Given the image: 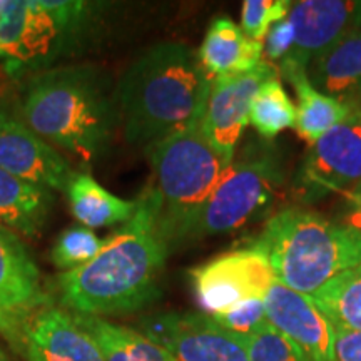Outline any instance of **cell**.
<instances>
[{"instance_id":"cell-1","label":"cell","mask_w":361,"mask_h":361,"mask_svg":"<svg viewBox=\"0 0 361 361\" xmlns=\"http://www.w3.org/2000/svg\"><path fill=\"white\" fill-rule=\"evenodd\" d=\"M135 200L133 218L107 239L96 258L56 278L57 301L64 310L104 318L134 313L159 298L169 250L157 229L149 186Z\"/></svg>"},{"instance_id":"cell-2","label":"cell","mask_w":361,"mask_h":361,"mask_svg":"<svg viewBox=\"0 0 361 361\" xmlns=\"http://www.w3.org/2000/svg\"><path fill=\"white\" fill-rule=\"evenodd\" d=\"M211 85L213 78L189 45L161 42L149 47L117 82L124 139L147 147L200 126Z\"/></svg>"},{"instance_id":"cell-3","label":"cell","mask_w":361,"mask_h":361,"mask_svg":"<svg viewBox=\"0 0 361 361\" xmlns=\"http://www.w3.org/2000/svg\"><path fill=\"white\" fill-rule=\"evenodd\" d=\"M20 119L54 147L92 162L106 154L121 126L117 85L97 66L37 72L24 89Z\"/></svg>"},{"instance_id":"cell-4","label":"cell","mask_w":361,"mask_h":361,"mask_svg":"<svg viewBox=\"0 0 361 361\" xmlns=\"http://www.w3.org/2000/svg\"><path fill=\"white\" fill-rule=\"evenodd\" d=\"M251 246L264 252L274 279L303 295L361 264V231L305 207L271 216Z\"/></svg>"},{"instance_id":"cell-5","label":"cell","mask_w":361,"mask_h":361,"mask_svg":"<svg viewBox=\"0 0 361 361\" xmlns=\"http://www.w3.org/2000/svg\"><path fill=\"white\" fill-rule=\"evenodd\" d=\"M152 168L157 229L169 252L184 238L233 161L207 141L201 124L144 147Z\"/></svg>"},{"instance_id":"cell-6","label":"cell","mask_w":361,"mask_h":361,"mask_svg":"<svg viewBox=\"0 0 361 361\" xmlns=\"http://www.w3.org/2000/svg\"><path fill=\"white\" fill-rule=\"evenodd\" d=\"M283 183L284 169L278 152L268 146L247 147L228 166L183 245L234 233L268 216Z\"/></svg>"},{"instance_id":"cell-7","label":"cell","mask_w":361,"mask_h":361,"mask_svg":"<svg viewBox=\"0 0 361 361\" xmlns=\"http://www.w3.org/2000/svg\"><path fill=\"white\" fill-rule=\"evenodd\" d=\"M89 12L85 2L13 0L0 19V61L8 74L47 66L78 34Z\"/></svg>"},{"instance_id":"cell-8","label":"cell","mask_w":361,"mask_h":361,"mask_svg":"<svg viewBox=\"0 0 361 361\" xmlns=\"http://www.w3.org/2000/svg\"><path fill=\"white\" fill-rule=\"evenodd\" d=\"M361 183V102L345 119L311 144L293 183V197L313 204L331 194H348Z\"/></svg>"},{"instance_id":"cell-9","label":"cell","mask_w":361,"mask_h":361,"mask_svg":"<svg viewBox=\"0 0 361 361\" xmlns=\"http://www.w3.org/2000/svg\"><path fill=\"white\" fill-rule=\"evenodd\" d=\"M25 361H102L96 343L52 298L0 333Z\"/></svg>"},{"instance_id":"cell-10","label":"cell","mask_w":361,"mask_h":361,"mask_svg":"<svg viewBox=\"0 0 361 361\" xmlns=\"http://www.w3.org/2000/svg\"><path fill=\"white\" fill-rule=\"evenodd\" d=\"M192 290L209 316L226 313L250 300H263L273 269L263 251L250 246L234 250L191 269Z\"/></svg>"},{"instance_id":"cell-11","label":"cell","mask_w":361,"mask_h":361,"mask_svg":"<svg viewBox=\"0 0 361 361\" xmlns=\"http://www.w3.org/2000/svg\"><path fill=\"white\" fill-rule=\"evenodd\" d=\"M141 329L174 361H247L241 338L209 314L164 311L142 319Z\"/></svg>"},{"instance_id":"cell-12","label":"cell","mask_w":361,"mask_h":361,"mask_svg":"<svg viewBox=\"0 0 361 361\" xmlns=\"http://www.w3.org/2000/svg\"><path fill=\"white\" fill-rule=\"evenodd\" d=\"M278 78L276 66L261 62L247 74L213 79L201 129L228 161L234 159L239 139L250 126V109L256 92L266 80Z\"/></svg>"},{"instance_id":"cell-13","label":"cell","mask_w":361,"mask_h":361,"mask_svg":"<svg viewBox=\"0 0 361 361\" xmlns=\"http://www.w3.org/2000/svg\"><path fill=\"white\" fill-rule=\"evenodd\" d=\"M0 168L17 178L66 192L72 171L69 161L19 117L0 109Z\"/></svg>"},{"instance_id":"cell-14","label":"cell","mask_w":361,"mask_h":361,"mask_svg":"<svg viewBox=\"0 0 361 361\" xmlns=\"http://www.w3.org/2000/svg\"><path fill=\"white\" fill-rule=\"evenodd\" d=\"M288 19L295 27V42L279 67L306 71L314 57L351 30L360 29L361 2L303 0L293 4Z\"/></svg>"},{"instance_id":"cell-15","label":"cell","mask_w":361,"mask_h":361,"mask_svg":"<svg viewBox=\"0 0 361 361\" xmlns=\"http://www.w3.org/2000/svg\"><path fill=\"white\" fill-rule=\"evenodd\" d=\"M263 303L269 323L295 341L310 361H335L336 329L310 295L274 279Z\"/></svg>"},{"instance_id":"cell-16","label":"cell","mask_w":361,"mask_h":361,"mask_svg":"<svg viewBox=\"0 0 361 361\" xmlns=\"http://www.w3.org/2000/svg\"><path fill=\"white\" fill-rule=\"evenodd\" d=\"M49 298L24 243L0 223V333Z\"/></svg>"},{"instance_id":"cell-17","label":"cell","mask_w":361,"mask_h":361,"mask_svg":"<svg viewBox=\"0 0 361 361\" xmlns=\"http://www.w3.org/2000/svg\"><path fill=\"white\" fill-rule=\"evenodd\" d=\"M306 78L314 89L341 104L361 102V27L314 57L306 67Z\"/></svg>"},{"instance_id":"cell-18","label":"cell","mask_w":361,"mask_h":361,"mask_svg":"<svg viewBox=\"0 0 361 361\" xmlns=\"http://www.w3.org/2000/svg\"><path fill=\"white\" fill-rule=\"evenodd\" d=\"M200 61L211 78L241 75L255 71L263 62V42L246 37L241 25L218 17L211 22L200 49Z\"/></svg>"},{"instance_id":"cell-19","label":"cell","mask_w":361,"mask_h":361,"mask_svg":"<svg viewBox=\"0 0 361 361\" xmlns=\"http://www.w3.org/2000/svg\"><path fill=\"white\" fill-rule=\"evenodd\" d=\"M54 204L49 189L35 186L0 168V223L25 238H37Z\"/></svg>"},{"instance_id":"cell-20","label":"cell","mask_w":361,"mask_h":361,"mask_svg":"<svg viewBox=\"0 0 361 361\" xmlns=\"http://www.w3.org/2000/svg\"><path fill=\"white\" fill-rule=\"evenodd\" d=\"M71 314L90 340L96 343L102 361H174L168 351L141 331L99 316Z\"/></svg>"},{"instance_id":"cell-21","label":"cell","mask_w":361,"mask_h":361,"mask_svg":"<svg viewBox=\"0 0 361 361\" xmlns=\"http://www.w3.org/2000/svg\"><path fill=\"white\" fill-rule=\"evenodd\" d=\"M66 194L74 218L89 229L126 224L137 209V200H121L84 173L72 176Z\"/></svg>"},{"instance_id":"cell-22","label":"cell","mask_w":361,"mask_h":361,"mask_svg":"<svg viewBox=\"0 0 361 361\" xmlns=\"http://www.w3.org/2000/svg\"><path fill=\"white\" fill-rule=\"evenodd\" d=\"M278 71L279 75H283L296 89L300 104L296 107L295 129L298 135L310 146L329 129L340 124L348 114L350 106L314 89L306 78V71L291 69V67H279Z\"/></svg>"},{"instance_id":"cell-23","label":"cell","mask_w":361,"mask_h":361,"mask_svg":"<svg viewBox=\"0 0 361 361\" xmlns=\"http://www.w3.org/2000/svg\"><path fill=\"white\" fill-rule=\"evenodd\" d=\"M310 296L333 326L361 333V264L341 271Z\"/></svg>"},{"instance_id":"cell-24","label":"cell","mask_w":361,"mask_h":361,"mask_svg":"<svg viewBox=\"0 0 361 361\" xmlns=\"http://www.w3.org/2000/svg\"><path fill=\"white\" fill-rule=\"evenodd\" d=\"M250 124L264 139L276 137L279 133L296 124V106L278 79H269L261 85L250 109Z\"/></svg>"},{"instance_id":"cell-25","label":"cell","mask_w":361,"mask_h":361,"mask_svg":"<svg viewBox=\"0 0 361 361\" xmlns=\"http://www.w3.org/2000/svg\"><path fill=\"white\" fill-rule=\"evenodd\" d=\"M107 239H101L94 233V229L85 228L82 224L71 226L59 234L51 251V261L54 266L62 269V273L78 269L80 266L92 261Z\"/></svg>"},{"instance_id":"cell-26","label":"cell","mask_w":361,"mask_h":361,"mask_svg":"<svg viewBox=\"0 0 361 361\" xmlns=\"http://www.w3.org/2000/svg\"><path fill=\"white\" fill-rule=\"evenodd\" d=\"M247 361H310L295 341L278 331L273 324L243 340Z\"/></svg>"},{"instance_id":"cell-27","label":"cell","mask_w":361,"mask_h":361,"mask_svg":"<svg viewBox=\"0 0 361 361\" xmlns=\"http://www.w3.org/2000/svg\"><path fill=\"white\" fill-rule=\"evenodd\" d=\"M290 0H246L243 4L241 29L246 37L264 42L269 29L290 16Z\"/></svg>"},{"instance_id":"cell-28","label":"cell","mask_w":361,"mask_h":361,"mask_svg":"<svg viewBox=\"0 0 361 361\" xmlns=\"http://www.w3.org/2000/svg\"><path fill=\"white\" fill-rule=\"evenodd\" d=\"M216 323L238 335L241 340L256 335L261 329L268 326L269 319L266 314L263 300H250L234 306L226 313L211 316Z\"/></svg>"},{"instance_id":"cell-29","label":"cell","mask_w":361,"mask_h":361,"mask_svg":"<svg viewBox=\"0 0 361 361\" xmlns=\"http://www.w3.org/2000/svg\"><path fill=\"white\" fill-rule=\"evenodd\" d=\"M293 42H295V27L288 17L271 27L263 44L264 56L269 61V64L281 62L290 54Z\"/></svg>"},{"instance_id":"cell-30","label":"cell","mask_w":361,"mask_h":361,"mask_svg":"<svg viewBox=\"0 0 361 361\" xmlns=\"http://www.w3.org/2000/svg\"><path fill=\"white\" fill-rule=\"evenodd\" d=\"M335 329V361H361V333Z\"/></svg>"},{"instance_id":"cell-31","label":"cell","mask_w":361,"mask_h":361,"mask_svg":"<svg viewBox=\"0 0 361 361\" xmlns=\"http://www.w3.org/2000/svg\"><path fill=\"white\" fill-rule=\"evenodd\" d=\"M346 201H348V224L361 231V183L346 194Z\"/></svg>"},{"instance_id":"cell-32","label":"cell","mask_w":361,"mask_h":361,"mask_svg":"<svg viewBox=\"0 0 361 361\" xmlns=\"http://www.w3.org/2000/svg\"><path fill=\"white\" fill-rule=\"evenodd\" d=\"M8 6V0H0V19H2L4 12H6V8Z\"/></svg>"},{"instance_id":"cell-33","label":"cell","mask_w":361,"mask_h":361,"mask_svg":"<svg viewBox=\"0 0 361 361\" xmlns=\"http://www.w3.org/2000/svg\"><path fill=\"white\" fill-rule=\"evenodd\" d=\"M2 358H7V356H6V355H4V351H2V348H0V360H2Z\"/></svg>"},{"instance_id":"cell-34","label":"cell","mask_w":361,"mask_h":361,"mask_svg":"<svg viewBox=\"0 0 361 361\" xmlns=\"http://www.w3.org/2000/svg\"><path fill=\"white\" fill-rule=\"evenodd\" d=\"M0 361H11V360H8V358H2Z\"/></svg>"}]
</instances>
